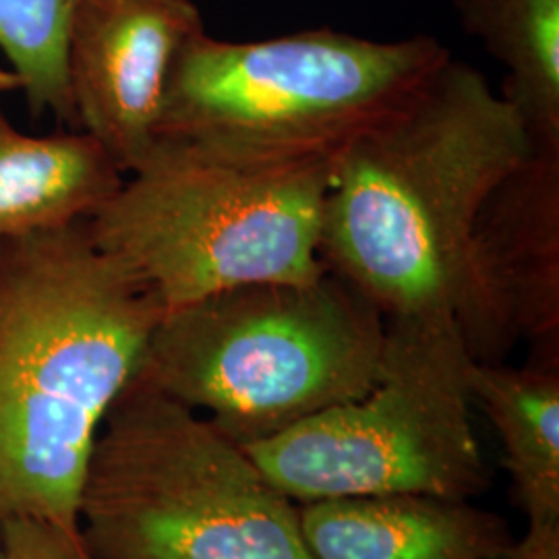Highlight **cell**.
<instances>
[{
    "label": "cell",
    "mask_w": 559,
    "mask_h": 559,
    "mask_svg": "<svg viewBox=\"0 0 559 559\" xmlns=\"http://www.w3.org/2000/svg\"><path fill=\"white\" fill-rule=\"evenodd\" d=\"M528 152L485 75L443 60L332 156L321 260L385 320L454 318L480 203Z\"/></svg>",
    "instance_id": "cell-1"
},
{
    "label": "cell",
    "mask_w": 559,
    "mask_h": 559,
    "mask_svg": "<svg viewBox=\"0 0 559 559\" xmlns=\"http://www.w3.org/2000/svg\"><path fill=\"white\" fill-rule=\"evenodd\" d=\"M299 520L313 559H500L516 547L498 514L423 493L305 501Z\"/></svg>",
    "instance_id": "cell-10"
},
{
    "label": "cell",
    "mask_w": 559,
    "mask_h": 559,
    "mask_svg": "<svg viewBox=\"0 0 559 559\" xmlns=\"http://www.w3.org/2000/svg\"><path fill=\"white\" fill-rule=\"evenodd\" d=\"M380 380L357 400L240 445L293 501L423 493L471 500L489 471L471 423V357L452 316L385 320Z\"/></svg>",
    "instance_id": "cell-7"
},
{
    "label": "cell",
    "mask_w": 559,
    "mask_h": 559,
    "mask_svg": "<svg viewBox=\"0 0 559 559\" xmlns=\"http://www.w3.org/2000/svg\"><path fill=\"white\" fill-rule=\"evenodd\" d=\"M4 559H96L81 539L80 526L52 520H0Z\"/></svg>",
    "instance_id": "cell-15"
},
{
    "label": "cell",
    "mask_w": 559,
    "mask_h": 559,
    "mask_svg": "<svg viewBox=\"0 0 559 559\" xmlns=\"http://www.w3.org/2000/svg\"><path fill=\"white\" fill-rule=\"evenodd\" d=\"M21 92V81L11 69L0 67V96Z\"/></svg>",
    "instance_id": "cell-17"
},
{
    "label": "cell",
    "mask_w": 559,
    "mask_h": 559,
    "mask_svg": "<svg viewBox=\"0 0 559 559\" xmlns=\"http://www.w3.org/2000/svg\"><path fill=\"white\" fill-rule=\"evenodd\" d=\"M385 334L380 309L328 270L166 311L138 376L249 445L365 396L380 380Z\"/></svg>",
    "instance_id": "cell-3"
},
{
    "label": "cell",
    "mask_w": 559,
    "mask_h": 559,
    "mask_svg": "<svg viewBox=\"0 0 559 559\" xmlns=\"http://www.w3.org/2000/svg\"><path fill=\"white\" fill-rule=\"evenodd\" d=\"M508 559H559V537L547 539H524L516 543Z\"/></svg>",
    "instance_id": "cell-16"
},
{
    "label": "cell",
    "mask_w": 559,
    "mask_h": 559,
    "mask_svg": "<svg viewBox=\"0 0 559 559\" xmlns=\"http://www.w3.org/2000/svg\"><path fill=\"white\" fill-rule=\"evenodd\" d=\"M0 559H4L2 558V543H0Z\"/></svg>",
    "instance_id": "cell-18"
},
{
    "label": "cell",
    "mask_w": 559,
    "mask_h": 559,
    "mask_svg": "<svg viewBox=\"0 0 559 559\" xmlns=\"http://www.w3.org/2000/svg\"><path fill=\"white\" fill-rule=\"evenodd\" d=\"M203 29L193 0L75 2L67 81L78 129L100 141L124 175L152 152L173 60Z\"/></svg>",
    "instance_id": "cell-9"
},
{
    "label": "cell",
    "mask_w": 559,
    "mask_h": 559,
    "mask_svg": "<svg viewBox=\"0 0 559 559\" xmlns=\"http://www.w3.org/2000/svg\"><path fill=\"white\" fill-rule=\"evenodd\" d=\"M466 385L503 443V466L528 520L524 537H559L558 355H535L520 369L471 360Z\"/></svg>",
    "instance_id": "cell-12"
},
{
    "label": "cell",
    "mask_w": 559,
    "mask_h": 559,
    "mask_svg": "<svg viewBox=\"0 0 559 559\" xmlns=\"http://www.w3.org/2000/svg\"><path fill=\"white\" fill-rule=\"evenodd\" d=\"M448 59L431 36L224 41L203 29L173 60L156 141L240 164L328 160Z\"/></svg>",
    "instance_id": "cell-5"
},
{
    "label": "cell",
    "mask_w": 559,
    "mask_h": 559,
    "mask_svg": "<svg viewBox=\"0 0 559 559\" xmlns=\"http://www.w3.org/2000/svg\"><path fill=\"white\" fill-rule=\"evenodd\" d=\"M162 316L85 222L0 242V520L80 526L102 423Z\"/></svg>",
    "instance_id": "cell-2"
},
{
    "label": "cell",
    "mask_w": 559,
    "mask_h": 559,
    "mask_svg": "<svg viewBox=\"0 0 559 559\" xmlns=\"http://www.w3.org/2000/svg\"><path fill=\"white\" fill-rule=\"evenodd\" d=\"M454 320L477 362H501L520 340L558 355L559 150L531 145L480 203Z\"/></svg>",
    "instance_id": "cell-8"
},
{
    "label": "cell",
    "mask_w": 559,
    "mask_h": 559,
    "mask_svg": "<svg viewBox=\"0 0 559 559\" xmlns=\"http://www.w3.org/2000/svg\"><path fill=\"white\" fill-rule=\"evenodd\" d=\"M78 0H0V50L34 117L78 129L67 81V32Z\"/></svg>",
    "instance_id": "cell-14"
},
{
    "label": "cell",
    "mask_w": 559,
    "mask_h": 559,
    "mask_svg": "<svg viewBox=\"0 0 559 559\" xmlns=\"http://www.w3.org/2000/svg\"><path fill=\"white\" fill-rule=\"evenodd\" d=\"M466 34L506 67L501 98L533 147L559 150V0H450Z\"/></svg>",
    "instance_id": "cell-13"
},
{
    "label": "cell",
    "mask_w": 559,
    "mask_h": 559,
    "mask_svg": "<svg viewBox=\"0 0 559 559\" xmlns=\"http://www.w3.org/2000/svg\"><path fill=\"white\" fill-rule=\"evenodd\" d=\"M330 160L240 164L156 141L85 226L164 313L245 284H309L328 272Z\"/></svg>",
    "instance_id": "cell-6"
},
{
    "label": "cell",
    "mask_w": 559,
    "mask_h": 559,
    "mask_svg": "<svg viewBox=\"0 0 559 559\" xmlns=\"http://www.w3.org/2000/svg\"><path fill=\"white\" fill-rule=\"evenodd\" d=\"M78 524L96 559H313L295 501L138 373L102 423Z\"/></svg>",
    "instance_id": "cell-4"
},
{
    "label": "cell",
    "mask_w": 559,
    "mask_h": 559,
    "mask_svg": "<svg viewBox=\"0 0 559 559\" xmlns=\"http://www.w3.org/2000/svg\"><path fill=\"white\" fill-rule=\"evenodd\" d=\"M122 180L90 133L27 135L0 106V242L90 221Z\"/></svg>",
    "instance_id": "cell-11"
}]
</instances>
